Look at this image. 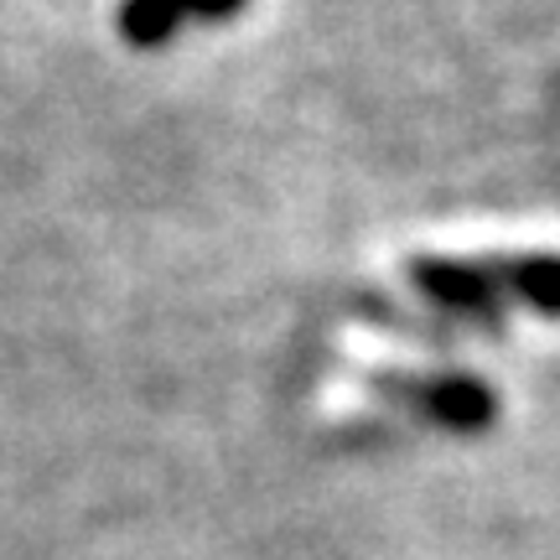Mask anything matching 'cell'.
<instances>
[{"mask_svg":"<svg viewBox=\"0 0 560 560\" xmlns=\"http://www.w3.org/2000/svg\"><path fill=\"white\" fill-rule=\"evenodd\" d=\"M416 280H420V291H425L431 301H441V306H457V312H478V306H488V296H493L488 276H482V270H472V265L420 260L416 265Z\"/></svg>","mask_w":560,"mask_h":560,"instance_id":"cell-1","label":"cell"},{"mask_svg":"<svg viewBox=\"0 0 560 560\" xmlns=\"http://www.w3.org/2000/svg\"><path fill=\"white\" fill-rule=\"evenodd\" d=\"M182 26L177 0H125L120 5V32L136 47H161Z\"/></svg>","mask_w":560,"mask_h":560,"instance_id":"cell-2","label":"cell"},{"mask_svg":"<svg viewBox=\"0 0 560 560\" xmlns=\"http://www.w3.org/2000/svg\"><path fill=\"white\" fill-rule=\"evenodd\" d=\"M509 280L520 285L524 296L535 301L540 312H556V265H550V255H535V260H524L509 270Z\"/></svg>","mask_w":560,"mask_h":560,"instance_id":"cell-3","label":"cell"},{"mask_svg":"<svg viewBox=\"0 0 560 560\" xmlns=\"http://www.w3.org/2000/svg\"><path fill=\"white\" fill-rule=\"evenodd\" d=\"M244 0H177V11L182 21L187 16H198V21H223V16H234Z\"/></svg>","mask_w":560,"mask_h":560,"instance_id":"cell-4","label":"cell"}]
</instances>
